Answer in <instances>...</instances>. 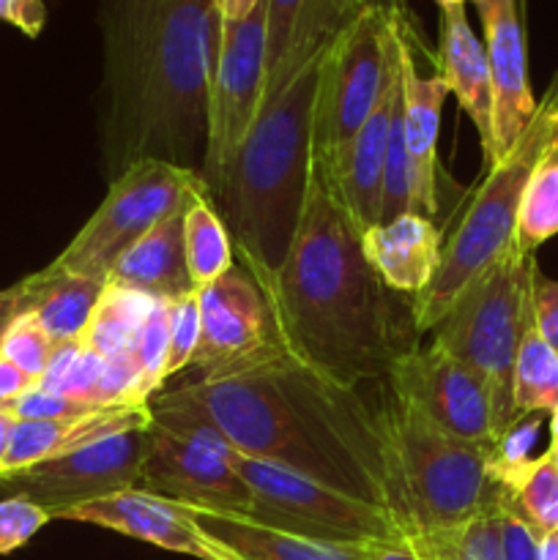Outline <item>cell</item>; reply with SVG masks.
Instances as JSON below:
<instances>
[{
	"mask_svg": "<svg viewBox=\"0 0 558 560\" xmlns=\"http://www.w3.org/2000/svg\"><path fill=\"white\" fill-rule=\"evenodd\" d=\"M558 153V71L536 102L523 135L503 156L487 167L481 184L470 191L452 233L443 238L441 262L432 282L410 304L416 334H427L452 310L460 290L490 266L514 238L525 186L542 162Z\"/></svg>",
	"mask_w": 558,
	"mask_h": 560,
	"instance_id": "cell-5",
	"label": "cell"
},
{
	"mask_svg": "<svg viewBox=\"0 0 558 560\" xmlns=\"http://www.w3.org/2000/svg\"><path fill=\"white\" fill-rule=\"evenodd\" d=\"M386 381L397 402L408 405L446 435L481 446L501 443L496 405L487 383L438 345L399 353L388 366Z\"/></svg>",
	"mask_w": 558,
	"mask_h": 560,
	"instance_id": "cell-13",
	"label": "cell"
},
{
	"mask_svg": "<svg viewBox=\"0 0 558 560\" xmlns=\"http://www.w3.org/2000/svg\"><path fill=\"white\" fill-rule=\"evenodd\" d=\"M377 416L386 435L397 520L408 536L460 528L509 501L492 468L496 446L446 435L394 397Z\"/></svg>",
	"mask_w": 558,
	"mask_h": 560,
	"instance_id": "cell-6",
	"label": "cell"
},
{
	"mask_svg": "<svg viewBox=\"0 0 558 560\" xmlns=\"http://www.w3.org/2000/svg\"><path fill=\"white\" fill-rule=\"evenodd\" d=\"M53 523L49 512L25 498L9 495L0 501V556L25 547L44 525Z\"/></svg>",
	"mask_w": 558,
	"mask_h": 560,
	"instance_id": "cell-33",
	"label": "cell"
},
{
	"mask_svg": "<svg viewBox=\"0 0 558 560\" xmlns=\"http://www.w3.org/2000/svg\"><path fill=\"white\" fill-rule=\"evenodd\" d=\"M328 47L260 104L228 173L208 195L233 241L235 266L263 295L288 257L304 211L317 82Z\"/></svg>",
	"mask_w": 558,
	"mask_h": 560,
	"instance_id": "cell-4",
	"label": "cell"
},
{
	"mask_svg": "<svg viewBox=\"0 0 558 560\" xmlns=\"http://www.w3.org/2000/svg\"><path fill=\"white\" fill-rule=\"evenodd\" d=\"M184 249L186 268H189L191 288L202 290L235 266L233 241L222 217L208 197L206 184H197L186 197L184 211Z\"/></svg>",
	"mask_w": 558,
	"mask_h": 560,
	"instance_id": "cell-26",
	"label": "cell"
},
{
	"mask_svg": "<svg viewBox=\"0 0 558 560\" xmlns=\"http://www.w3.org/2000/svg\"><path fill=\"white\" fill-rule=\"evenodd\" d=\"M14 416L5 408H0V476L5 474V452H9V435L11 427H14Z\"/></svg>",
	"mask_w": 558,
	"mask_h": 560,
	"instance_id": "cell-41",
	"label": "cell"
},
{
	"mask_svg": "<svg viewBox=\"0 0 558 560\" xmlns=\"http://www.w3.org/2000/svg\"><path fill=\"white\" fill-rule=\"evenodd\" d=\"M55 520L96 525V528H107L129 536V539L146 541L159 550L178 552V556L197 560H235L191 523L181 503L153 495L142 487H131V490L115 492L102 501L66 509Z\"/></svg>",
	"mask_w": 558,
	"mask_h": 560,
	"instance_id": "cell-16",
	"label": "cell"
},
{
	"mask_svg": "<svg viewBox=\"0 0 558 560\" xmlns=\"http://www.w3.org/2000/svg\"><path fill=\"white\" fill-rule=\"evenodd\" d=\"M443 235L432 219L421 213H403L381 222L361 235V252L372 271L392 293L419 295L432 282L441 262Z\"/></svg>",
	"mask_w": 558,
	"mask_h": 560,
	"instance_id": "cell-22",
	"label": "cell"
},
{
	"mask_svg": "<svg viewBox=\"0 0 558 560\" xmlns=\"http://www.w3.org/2000/svg\"><path fill=\"white\" fill-rule=\"evenodd\" d=\"M370 560H421L419 552H416L414 541L405 536V539L394 541H381V545L370 547Z\"/></svg>",
	"mask_w": 558,
	"mask_h": 560,
	"instance_id": "cell-38",
	"label": "cell"
},
{
	"mask_svg": "<svg viewBox=\"0 0 558 560\" xmlns=\"http://www.w3.org/2000/svg\"><path fill=\"white\" fill-rule=\"evenodd\" d=\"M556 441H558V405H556V410L550 413V443H556Z\"/></svg>",
	"mask_w": 558,
	"mask_h": 560,
	"instance_id": "cell-44",
	"label": "cell"
},
{
	"mask_svg": "<svg viewBox=\"0 0 558 560\" xmlns=\"http://www.w3.org/2000/svg\"><path fill=\"white\" fill-rule=\"evenodd\" d=\"M547 452H550L553 463H556V468H558V441H556V443H550V448H547Z\"/></svg>",
	"mask_w": 558,
	"mask_h": 560,
	"instance_id": "cell-46",
	"label": "cell"
},
{
	"mask_svg": "<svg viewBox=\"0 0 558 560\" xmlns=\"http://www.w3.org/2000/svg\"><path fill=\"white\" fill-rule=\"evenodd\" d=\"M334 5H337L345 16H356L359 11L370 9V5H394V3L392 0H334Z\"/></svg>",
	"mask_w": 558,
	"mask_h": 560,
	"instance_id": "cell-42",
	"label": "cell"
},
{
	"mask_svg": "<svg viewBox=\"0 0 558 560\" xmlns=\"http://www.w3.org/2000/svg\"><path fill=\"white\" fill-rule=\"evenodd\" d=\"M170 394L217 427L233 452L310 476L397 520L381 416L356 388L282 355L239 375L197 377Z\"/></svg>",
	"mask_w": 558,
	"mask_h": 560,
	"instance_id": "cell-2",
	"label": "cell"
},
{
	"mask_svg": "<svg viewBox=\"0 0 558 560\" xmlns=\"http://www.w3.org/2000/svg\"><path fill=\"white\" fill-rule=\"evenodd\" d=\"M399 82H403V135L408 153L414 213L432 219L438 213V129L449 96L441 74L421 77L416 69L410 31L399 14Z\"/></svg>",
	"mask_w": 558,
	"mask_h": 560,
	"instance_id": "cell-19",
	"label": "cell"
},
{
	"mask_svg": "<svg viewBox=\"0 0 558 560\" xmlns=\"http://www.w3.org/2000/svg\"><path fill=\"white\" fill-rule=\"evenodd\" d=\"M465 3H468V0H438V5H441V9H443V5H465ZM474 3L479 5L481 0H474Z\"/></svg>",
	"mask_w": 558,
	"mask_h": 560,
	"instance_id": "cell-45",
	"label": "cell"
},
{
	"mask_svg": "<svg viewBox=\"0 0 558 560\" xmlns=\"http://www.w3.org/2000/svg\"><path fill=\"white\" fill-rule=\"evenodd\" d=\"M191 523L235 560H370L372 545H332L249 517L184 506Z\"/></svg>",
	"mask_w": 558,
	"mask_h": 560,
	"instance_id": "cell-23",
	"label": "cell"
},
{
	"mask_svg": "<svg viewBox=\"0 0 558 560\" xmlns=\"http://www.w3.org/2000/svg\"><path fill=\"white\" fill-rule=\"evenodd\" d=\"M539 271L534 252L518 241L481 268L432 328V345L468 364L490 388L501 441L520 424L512 375L518 345L531 315V290Z\"/></svg>",
	"mask_w": 558,
	"mask_h": 560,
	"instance_id": "cell-7",
	"label": "cell"
},
{
	"mask_svg": "<svg viewBox=\"0 0 558 560\" xmlns=\"http://www.w3.org/2000/svg\"><path fill=\"white\" fill-rule=\"evenodd\" d=\"M153 304H156V299H151V295L104 284L102 299H98L91 323L80 339L82 348H88L104 361L120 359L129 350L131 339L137 337L146 317L151 315Z\"/></svg>",
	"mask_w": 558,
	"mask_h": 560,
	"instance_id": "cell-29",
	"label": "cell"
},
{
	"mask_svg": "<svg viewBox=\"0 0 558 560\" xmlns=\"http://www.w3.org/2000/svg\"><path fill=\"white\" fill-rule=\"evenodd\" d=\"M531 306H534V323L542 337L558 350V282L536 271L534 290H531Z\"/></svg>",
	"mask_w": 558,
	"mask_h": 560,
	"instance_id": "cell-35",
	"label": "cell"
},
{
	"mask_svg": "<svg viewBox=\"0 0 558 560\" xmlns=\"http://www.w3.org/2000/svg\"><path fill=\"white\" fill-rule=\"evenodd\" d=\"M539 560H558V528L539 539Z\"/></svg>",
	"mask_w": 558,
	"mask_h": 560,
	"instance_id": "cell-43",
	"label": "cell"
},
{
	"mask_svg": "<svg viewBox=\"0 0 558 560\" xmlns=\"http://www.w3.org/2000/svg\"><path fill=\"white\" fill-rule=\"evenodd\" d=\"M512 394L520 419L553 413L558 405V350L536 328L534 306H531V315L525 320L523 337L518 345Z\"/></svg>",
	"mask_w": 558,
	"mask_h": 560,
	"instance_id": "cell-28",
	"label": "cell"
},
{
	"mask_svg": "<svg viewBox=\"0 0 558 560\" xmlns=\"http://www.w3.org/2000/svg\"><path fill=\"white\" fill-rule=\"evenodd\" d=\"M151 424V405H107L66 419H16L9 435L5 452V474L31 468L44 459L85 448L91 443L107 441L129 430H142Z\"/></svg>",
	"mask_w": 558,
	"mask_h": 560,
	"instance_id": "cell-20",
	"label": "cell"
},
{
	"mask_svg": "<svg viewBox=\"0 0 558 560\" xmlns=\"http://www.w3.org/2000/svg\"><path fill=\"white\" fill-rule=\"evenodd\" d=\"M485 49L492 77V120H496V159L523 135L536 109L525 55L523 0H481Z\"/></svg>",
	"mask_w": 558,
	"mask_h": 560,
	"instance_id": "cell-18",
	"label": "cell"
},
{
	"mask_svg": "<svg viewBox=\"0 0 558 560\" xmlns=\"http://www.w3.org/2000/svg\"><path fill=\"white\" fill-rule=\"evenodd\" d=\"M230 452L233 448L191 441L151 421V446L142 463L140 487L181 506L249 517L252 492L230 465Z\"/></svg>",
	"mask_w": 558,
	"mask_h": 560,
	"instance_id": "cell-15",
	"label": "cell"
},
{
	"mask_svg": "<svg viewBox=\"0 0 558 560\" xmlns=\"http://www.w3.org/2000/svg\"><path fill=\"white\" fill-rule=\"evenodd\" d=\"M33 388H36V381H31L20 366H14L9 359L0 355V408H5L9 402L20 399L22 394L33 392Z\"/></svg>",
	"mask_w": 558,
	"mask_h": 560,
	"instance_id": "cell-37",
	"label": "cell"
},
{
	"mask_svg": "<svg viewBox=\"0 0 558 560\" xmlns=\"http://www.w3.org/2000/svg\"><path fill=\"white\" fill-rule=\"evenodd\" d=\"M501 539L503 560H539L542 536L514 512L512 498L501 509Z\"/></svg>",
	"mask_w": 558,
	"mask_h": 560,
	"instance_id": "cell-34",
	"label": "cell"
},
{
	"mask_svg": "<svg viewBox=\"0 0 558 560\" xmlns=\"http://www.w3.org/2000/svg\"><path fill=\"white\" fill-rule=\"evenodd\" d=\"M228 459L249 487V520L255 523L332 545H381L408 536L386 509L359 501L310 476L241 452H230Z\"/></svg>",
	"mask_w": 558,
	"mask_h": 560,
	"instance_id": "cell-8",
	"label": "cell"
},
{
	"mask_svg": "<svg viewBox=\"0 0 558 560\" xmlns=\"http://www.w3.org/2000/svg\"><path fill=\"white\" fill-rule=\"evenodd\" d=\"M197 339H200V306H197V293H191L175 301L173 326H170L167 339V355H164L162 366V383H167L170 377L178 375L181 370L191 366Z\"/></svg>",
	"mask_w": 558,
	"mask_h": 560,
	"instance_id": "cell-32",
	"label": "cell"
},
{
	"mask_svg": "<svg viewBox=\"0 0 558 560\" xmlns=\"http://www.w3.org/2000/svg\"><path fill=\"white\" fill-rule=\"evenodd\" d=\"M0 22H9L27 38H38L47 25V3L44 0H0Z\"/></svg>",
	"mask_w": 558,
	"mask_h": 560,
	"instance_id": "cell-36",
	"label": "cell"
},
{
	"mask_svg": "<svg viewBox=\"0 0 558 560\" xmlns=\"http://www.w3.org/2000/svg\"><path fill=\"white\" fill-rule=\"evenodd\" d=\"M102 36L109 180L142 159L202 173L219 44L213 0H104Z\"/></svg>",
	"mask_w": 558,
	"mask_h": 560,
	"instance_id": "cell-1",
	"label": "cell"
},
{
	"mask_svg": "<svg viewBox=\"0 0 558 560\" xmlns=\"http://www.w3.org/2000/svg\"><path fill=\"white\" fill-rule=\"evenodd\" d=\"M266 301L288 355L345 388L386 377L408 350L392 290L367 262L332 173L315 156L293 244Z\"/></svg>",
	"mask_w": 558,
	"mask_h": 560,
	"instance_id": "cell-3",
	"label": "cell"
},
{
	"mask_svg": "<svg viewBox=\"0 0 558 560\" xmlns=\"http://www.w3.org/2000/svg\"><path fill=\"white\" fill-rule=\"evenodd\" d=\"M197 306L200 339L191 366L200 370V377L239 375L288 355L271 306L244 268L233 266L197 290Z\"/></svg>",
	"mask_w": 558,
	"mask_h": 560,
	"instance_id": "cell-14",
	"label": "cell"
},
{
	"mask_svg": "<svg viewBox=\"0 0 558 560\" xmlns=\"http://www.w3.org/2000/svg\"><path fill=\"white\" fill-rule=\"evenodd\" d=\"M498 481L507 487L512 506L539 536L558 528V468L550 452L518 463H496Z\"/></svg>",
	"mask_w": 558,
	"mask_h": 560,
	"instance_id": "cell-27",
	"label": "cell"
},
{
	"mask_svg": "<svg viewBox=\"0 0 558 560\" xmlns=\"http://www.w3.org/2000/svg\"><path fill=\"white\" fill-rule=\"evenodd\" d=\"M553 235H558V153L531 175L514 228V241L525 252H536Z\"/></svg>",
	"mask_w": 558,
	"mask_h": 560,
	"instance_id": "cell-30",
	"label": "cell"
},
{
	"mask_svg": "<svg viewBox=\"0 0 558 560\" xmlns=\"http://www.w3.org/2000/svg\"><path fill=\"white\" fill-rule=\"evenodd\" d=\"M399 14L394 11L392 22V52H388V74L375 109L367 115L361 129L342 151V156L328 167L337 195L348 211L350 222L364 235L367 230L381 224L383 173H386V145L392 109L399 93Z\"/></svg>",
	"mask_w": 558,
	"mask_h": 560,
	"instance_id": "cell-17",
	"label": "cell"
},
{
	"mask_svg": "<svg viewBox=\"0 0 558 560\" xmlns=\"http://www.w3.org/2000/svg\"><path fill=\"white\" fill-rule=\"evenodd\" d=\"M266 85V0L239 22L219 20L217 63L208 98V151L202 184L208 195L228 173L263 104Z\"/></svg>",
	"mask_w": 558,
	"mask_h": 560,
	"instance_id": "cell-11",
	"label": "cell"
},
{
	"mask_svg": "<svg viewBox=\"0 0 558 560\" xmlns=\"http://www.w3.org/2000/svg\"><path fill=\"white\" fill-rule=\"evenodd\" d=\"M148 446H151V424L91 443L63 457L44 459L31 468L9 470L0 476V492L5 498L16 495L38 503L55 520L66 509L140 487Z\"/></svg>",
	"mask_w": 558,
	"mask_h": 560,
	"instance_id": "cell-12",
	"label": "cell"
},
{
	"mask_svg": "<svg viewBox=\"0 0 558 560\" xmlns=\"http://www.w3.org/2000/svg\"><path fill=\"white\" fill-rule=\"evenodd\" d=\"M438 74L454 93L460 107L479 135L485 164L496 162V120H492V77L487 63L485 42L470 27L465 5L441 9V47H438Z\"/></svg>",
	"mask_w": 558,
	"mask_h": 560,
	"instance_id": "cell-21",
	"label": "cell"
},
{
	"mask_svg": "<svg viewBox=\"0 0 558 560\" xmlns=\"http://www.w3.org/2000/svg\"><path fill=\"white\" fill-rule=\"evenodd\" d=\"M184 211L186 200L162 222L153 224L135 246H129L107 273V284L151 299H184L195 293L186 268Z\"/></svg>",
	"mask_w": 558,
	"mask_h": 560,
	"instance_id": "cell-24",
	"label": "cell"
},
{
	"mask_svg": "<svg viewBox=\"0 0 558 560\" xmlns=\"http://www.w3.org/2000/svg\"><path fill=\"white\" fill-rule=\"evenodd\" d=\"M104 279L77 277L47 266L20 279L14 288L16 315L27 312L55 345L80 342L104 293Z\"/></svg>",
	"mask_w": 558,
	"mask_h": 560,
	"instance_id": "cell-25",
	"label": "cell"
},
{
	"mask_svg": "<svg viewBox=\"0 0 558 560\" xmlns=\"http://www.w3.org/2000/svg\"><path fill=\"white\" fill-rule=\"evenodd\" d=\"M260 0H213L217 5V14L222 22H239L244 16H249L257 9Z\"/></svg>",
	"mask_w": 558,
	"mask_h": 560,
	"instance_id": "cell-39",
	"label": "cell"
},
{
	"mask_svg": "<svg viewBox=\"0 0 558 560\" xmlns=\"http://www.w3.org/2000/svg\"><path fill=\"white\" fill-rule=\"evenodd\" d=\"M397 5H370L345 22L323 58L317 82L312 156L332 167L375 109L388 74Z\"/></svg>",
	"mask_w": 558,
	"mask_h": 560,
	"instance_id": "cell-9",
	"label": "cell"
},
{
	"mask_svg": "<svg viewBox=\"0 0 558 560\" xmlns=\"http://www.w3.org/2000/svg\"><path fill=\"white\" fill-rule=\"evenodd\" d=\"M14 317H16L14 288L0 290V345H3V337H5V331H9V326Z\"/></svg>",
	"mask_w": 558,
	"mask_h": 560,
	"instance_id": "cell-40",
	"label": "cell"
},
{
	"mask_svg": "<svg viewBox=\"0 0 558 560\" xmlns=\"http://www.w3.org/2000/svg\"><path fill=\"white\" fill-rule=\"evenodd\" d=\"M53 350L55 342L47 337V331L38 326L36 317L27 315V312H22V315H16L14 320H11L9 331H5L3 337V345H0V355L9 359L14 366H20L31 381H36V386L44 377V372H47Z\"/></svg>",
	"mask_w": 558,
	"mask_h": 560,
	"instance_id": "cell-31",
	"label": "cell"
},
{
	"mask_svg": "<svg viewBox=\"0 0 558 560\" xmlns=\"http://www.w3.org/2000/svg\"><path fill=\"white\" fill-rule=\"evenodd\" d=\"M200 173L142 159L109 180L107 195L49 266L77 277L104 279L129 246L162 222L200 184Z\"/></svg>",
	"mask_w": 558,
	"mask_h": 560,
	"instance_id": "cell-10",
	"label": "cell"
}]
</instances>
